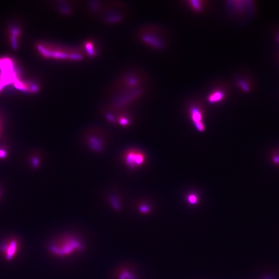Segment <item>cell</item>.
I'll use <instances>...</instances> for the list:
<instances>
[{
    "label": "cell",
    "mask_w": 279,
    "mask_h": 279,
    "mask_svg": "<svg viewBox=\"0 0 279 279\" xmlns=\"http://www.w3.org/2000/svg\"><path fill=\"white\" fill-rule=\"evenodd\" d=\"M37 49L41 55L48 59L80 61L84 59L85 56L81 49H73L50 44H38Z\"/></svg>",
    "instance_id": "6da1fadb"
},
{
    "label": "cell",
    "mask_w": 279,
    "mask_h": 279,
    "mask_svg": "<svg viewBox=\"0 0 279 279\" xmlns=\"http://www.w3.org/2000/svg\"><path fill=\"white\" fill-rule=\"evenodd\" d=\"M137 37L143 44L156 50L165 49L166 41L162 31L154 26L141 28L137 33Z\"/></svg>",
    "instance_id": "7a4b0ae2"
},
{
    "label": "cell",
    "mask_w": 279,
    "mask_h": 279,
    "mask_svg": "<svg viewBox=\"0 0 279 279\" xmlns=\"http://www.w3.org/2000/svg\"><path fill=\"white\" fill-rule=\"evenodd\" d=\"M123 159L126 166L131 169L144 165L146 161L145 153L138 149H130L125 152Z\"/></svg>",
    "instance_id": "3957f363"
},
{
    "label": "cell",
    "mask_w": 279,
    "mask_h": 279,
    "mask_svg": "<svg viewBox=\"0 0 279 279\" xmlns=\"http://www.w3.org/2000/svg\"><path fill=\"white\" fill-rule=\"evenodd\" d=\"M59 246H53V251L60 255H68L82 249L81 243L75 238L66 237L60 243Z\"/></svg>",
    "instance_id": "277c9868"
},
{
    "label": "cell",
    "mask_w": 279,
    "mask_h": 279,
    "mask_svg": "<svg viewBox=\"0 0 279 279\" xmlns=\"http://www.w3.org/2000/svg\"><path fill=\"white\" fill-rule=\"evenodd\" d=\"M189 111L191 119L195 128L199 132H203L205 127L203 123V112L201 108L197 105H191Z\"/></svg>",
    "instance_id": "5b68a950"
},
{
    "label": "cell",
    "mask_w": 279,
    "mask_h": 279,
    "mask_svg": "<svg viewBox=\"0 0 279 279\" xmlns=\"http://www.w3.org/2000/svg\"><path fill=\"white\" fill-rule=\"evenodd\" d=\"M227 95V92L224 89L221 87L216 88L207 96V102L212 105L219 104L225 99Z\"/></svg>",
    "instance_id": "8992f818"
},
{
    "label": "cell",
    "mask_w": 279,
    "mask_h": 279,
    "mask_svg": "<svg viewBox=\"0 0 279 279\" xmlns=\"http://www.w3.org/2000/svg\"><path fill=\"white\" fill-rule=\"evenodd\" d=\"M95 42L92 39H88L83 44L82 48H81L85 56L94 58L98 54V50L96 46Z\"/></svg>",
    "instance_id": "52a82bcc"
},
{
    "label": "cell",
    "mask_w": 279,
    "mask_h": 279,
    "mask_svg": "<svg viewBox=\"0 0 279 279\" xmlns=\"http://www.w3.org/2000/svg\"><path fill=\"white\" fill-rule=\"evenodd\" d=\"M187 5L195 13L200 14L204 12L207 7V2L202 0H192L187 1Z\"/></svg>",
    "instance_id": "ba28073f"
},
{
    "label": "cell",
    "mask_w": 279,
    "mask_h": 279,
    "mask_svg": "<svg viewBox=\"0 0 279 279\" xmlns=\"http://www.w3.org/2000/svg\"><path fill=\"white\" fill-rule=\"evenodd\" d=\"M89 144L91 148L95 150H100L102 149V142L96 136H91L89 139Z\"/></svg>",
    "instance_id": "9c48e42d"
},
{
    "label": "cell",
    "mask_w": 279,
    "mask_h": 279,
    "mask_svg": "<svg viewBox=\"0 0 279 279\" xmlns=\"http://www.w3.org/2000/svg\"><path fill=\"white\" fill-rule=\"evenodd\" d=\"M17 243L14 242H10L7 243L5 247V251L6 252V255L8 258H11L14 255L16 251Z\"/></svg>",
    "instance_id": "30bf717a"
},
{
    "label": "cell",
    "mask_w": 279,
    "mask_h": 279,
    "mask_svg": "<svg viewBox=\"0 0 279 279\" xmlns=\"http://www.w3.org/2000/svg\"><path fill=\"white\" fill-rule=\"evenodd\" d=\"M237 84L239 87L243 91L249 92L250 91V86L246 81L242 79L238 80L237 81Z\"/></svg>",
    "instance_id": "8fae6325"
},
{
    "label": "cell",
    "mask_w": 279,
    "mask_h": 279,
    "mask_svg": "<svg viewBox=\"0 0 279 279\" xmlns=\"http://www.w3.org/2000/svg\"><path fill=\"white\" fill-rule=\"evenodd\" d=\"M188 200L191 204H194L198 202V198L195 194H191L188 197Z\"/></svg>",
    "instance_id": "7c38bea8"
},
{
    "label": "cell",
    "mask_w": 279,
    "mask_h": 279,
    "mask_svg": "<svg viewBox=\"0 0 279 279\" xmlns=\"http://www.w3.org/2000/svg\"><path fill=\"white\" fill-rule=\"evenodd\" d=\"M119 122H120V125H124V126L127 125L129 124V123L128 120L124 117H121L120 118V119H119Z\"/></svg>",
    "instance_id": "4fadbf2b"
},
{
    "label": "cell",
    "mask_w": 279,
    "mask_h": 279,
    "mask_svg": "<svg viewBox=\"0 0 279 279\" xmlns=\"http://www.w3.org/2000/svg\"><path fill=\"white\" fill-rule=\"evenodd\" d=\"M140 210H141V212L146 213V212H149V208L146 206H142L141 207V208H140Z\"/></svg>",
    "instance_id": "5bb4252c"
},
{
    "label": "cell",
    "mask_w": 279,
    "mask_h": 279,
    "mask_svg": "<svg viewBox=\"0 0 279 279\" xmlns=\"http://www.w3.org/2000/svg\"><path fill=\"white\" fill-rule=\"evenodd\" d=\"M6 156L5 151L3 149H0V158H4Z\"/></svg>",
    "instance_id": "9a60e30c"
},
{
    "label": "cell",
    "mask_w": 279,
    "mask_h": 279,
    "mask_svg": "<svg viewBox=\"0 0 279 279\" xmlns=\"http://www.w3.org/2000/svg\"><path fill=\"white\" fill-rule=\"evenodd\" d=\"M0 128H1V127H0ZM0 132H1V130H0Z\"/></svg>",
    "instance_id": "2e32d148"
}]
</instances>
